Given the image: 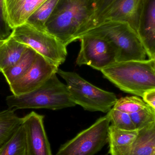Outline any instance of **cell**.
Listing matches in <instances>:
<instances>
[{
    "mask_svg": "<svg viewBox=\"0 0 155 155\" xmlns=\"http://www.w3.org/2000/svg\"><path fill=\"white\" fill-rule=\"evenodd\" d=\"M96 18L94 0H59L46 30L67 47L95 26Z\"/></svg>",
    "mask_w": 155,
    "mask_h": 155,
    "instance_id": "cell-1",
    "label": "cell"
},
{
    "mask_svg": "<svg viewBox=\"0 0 155 155\" xmlns=\"http://www.w3.org/2000/svg\"><path fill=\"white\" fill-rule=\"evenodd\" d=\"M104 77L125 93L143 97L155 88L152 60L116 62L101 71Z\"/></svg>",
    "mask_w": 155,
    "mask_h": 155,
    "instance_id": "cell-2",
    "label": "cell"
},
{
    "mask_svg": "<svg viewBox=\"0 0 155 155\" xmlns=\"http://www.w3.org/2000/svg\"><path fill=\"white\" fill-rule=\"evenodd\" d=\"M85 35L99 36L110 42L116 50L117 62L144 61L146 58V52L138 35L128 23L104 20L83 35Z\"/></svg>",
    "mask_w": 155,
    "mask_h": 155,
    "instance_id": "cell-3",
    "label": "cell"
},
{
    "mask_svg": "<svg viewBox=\"0 0 155 155\" xmlns=\"http://www.w3.org/2000/svg\"><path fill=\"white\" fill-rule=\"evenodd\" d=\"M56 74L32 92L21 95L7 96L6 103L9 108L56 110L75 106L66 85L59 80Z\"/></svg>",
    "mask_w": 155,
    "mask_h": 155,
    "instance_id": "cell-4",
    "label": "cell"
},
{
    "mask_svg": "<svg viewBox=\"0 0 155 155\" xmlns=\"http://www.w3.org/2000/svg\"><path fill=\"white\" fill-rule=\"evenodd\" d=\"M57 74L65 80L74 103L87 111L107 113L118 99L114 93L95 86L76 73L59 69Z\"/></svg>",
    "mask_w": 155,
    "mask_h": 155,
    "instance_id": "cell-5",
    "label": "cell"
},
{
    "mask_svg": "<svg viewBox=\"0 0 155 155\" xmlns=\"http://www.w3.org/2000/svg\"><path fill=\"white\" fill-rule=\"evenodd\" d=\"M11 36L59 67L66 60L67 47L47 31L25 22L14 29Z\"/></svg>",
    "mask_w": 155,
    "mask_h": 155,
    "instance_id": "cell-6",
    "label": "cell"
},
{
    "mask_svg": "<svg viewBox=\"0 0 155 155\" xmlns=\"http://www.w3.org/2000/svg\"><path fill=\"white\" fill-rule=\"evenodd\" d=\"M110 125V119L107 114L62 145L55 155H95L108 143Z\"/></svg>",
    "mask_w": 155,
    "mask_h": 155,
    "instance_id": "cell-7",
    "label": "cell"
},
{
    "mask_svg": "<svg viewBox=\"0 0 155 155\" xmlns=\"http://www.w3.org/2000/svg\"><path fill=\"white\" fill-rule=\"evenodd\" d=\"M80 49L76 63L101 71L117 62L116 50L109 42L96 35H85L79 39Z\"/></svg>",
    "mask_w": 155,
    "mask_h": 155,
    "instance_id": "cell-8",
    "label": "cell"
},
{
    "mask_svg": "<svg viewBox=\"0 0 155 155\" xmlns=\"http://www.w3.org/2000/svg\"><path fill=\"white\" fill-rule=\"evenodd\" d=\"M58 69L59 66L37 54L30 69L22 76L9 85L10 90L15 96L32 92L57 74Z\"/></svg>",
    "mask_w": 155,
    "mask_h": 155,
    "instance_id": "cell-9",
    "label": "cell"
},
{
    "mask_svg": "<svg viewBox=\"0 0 155 155\" xmlns=\"http://www.w3.org/2000/svg\"><path fill=\"white\" fill-rule=\"evenodd\" d=\"M44 116L31 112L23 117L26 155H52L44 125Z\"/></svg>",
    "mask_w": 155,
    "mask_h": 155,
    "instance_id": "cell-10",
    "label": "cell"
},
{
    "mask_svg": "<svg viewBox=\"0 0 155 155\" xmlns=\"http://www.w3.org/2000/svg\"><path fill=\"white\" fill-rule=\"evenodd\" d=\"M143 1L115 0L99 15L97 19V25L104 20L122 21L128 23L137 34Z\"/></svg>",
    "mask_w": 155,
    "mask_h": 155,
    "instance_id": "cell-11",
    "label": "cell"
},
{
    "mask_svg": "<svg viewBox=\"0 0 155 155\" xmlns=\"http://www.w3.org/2000/svg\"><path fill=\"white\" fill-rule=\"evenodd\" d=\"M138 36L149 59L155 56V0H143L138 25Z\"/></svg>",
    "mask_w": 155,
    "mask_h": 155,
    "instance_id": "cell-12",
    "label": "cell"
},
{
    "mask_svg": "<svg viewBox=\"0 0 155 155\" xmlns=\"http://www.w3.org/2000/svg\"><path fill=\"white\" fill-rule=\"evenodd\" d=\"M155 146V122L137 130V134L130 145L111 148V155H151Z\"/></svg>",
    "mask_w": 155,
    "mask_h": 155,
    "instance_id": "cell-13",
    "label": "cell"
},
{
    "mask_svg": "<svg viewBox=\"0 0 155 155\" xmlns=\"http://www.w3.org/2000/svg\"><path fill=\"white\" fill-rule=\"evenodd\" d=\"M46 0H4L7 21L12 30L26 22Z\"/></svg>",
    "mask_w": 155,
    "mask_h": 155,
    "instance_id": "cell-14",
    "label": "cell"
},
{
    "mask_svg": "<svg viewBox=\"0 0 155 155\" xmlns=\"http://www.w3.org/2000/svg\"><path fill=\"white\" fill-rule=\"evenodd\" d=\"M28 46L21 43L10 36L0 47V71L14 65L21 59Z\"/></svg>",
    "mask_w": 155,
    "mask_h": 155,
    "instance_id": "cell-15",
    "label": "cell"
},
{
    "mask_svg": "<svg viewBox=\"0 0 155 155\" xmlns=\"http://www.w3.org/2000/svg\"><path fill=\"white\" fill-rule=\"evenodd\" d=\"M15 109H8L0 112V149L15 134L23 123V117L15 113Z\"/></svg>",
    "mask_w": 155,
    "mask_h": 155,
    "instance_id": "cell-16",
    "label": "cell"
},
{
    "mask_svg": "<svg viewBox=\"0 0 155 155\" xmlns=\"http://www.w3.org/2000/svg\"><path fill=\"white\" fill-rule=\"evenodd\" d=\"M37 53L27 47L21 59L14 65L2 72L9 85L22 76L35 61Z\"/></svg>",
    "mask_w": 155,
    "mask_h": 155,
    "instance_id": "cell-17",
    "label": "cell"
},
{
    "mask_svg": "<svg viewBox=\"0 0 155 155\" xmlns=\"http://www.w3.org/2000/svg\"><path fill=\"white\" fill-rule=\"evenodd\" d=\"M59 1L46 0L28 18L26 22L41 31H46V23Z\"/></svg>",
    "mask_w": 155,
    "mask_h": 155,
    "instance_id": "cell-18",
    "label": "cell"
},
{
    "mask_svg": "<svg viewBox=\"0 0 155 155\" xmlns=\"http://www.w3.org/2000/svg\"><path fill=\"white\" fill-rule=\"evenodd\" d=\"M137 134V130H121L110 124L108 131L109 148L128 146L134 142Z\"/></svg>",
    "mask_w": 155,
    "mask_h": 155,
    "instance_id": "cell-19",
    "label": "cell"
},
{
    "mask_svg": "<svg viewBox=\"0 0 155 155\" xmlns=\"http://www.w3.org/2000/svg\"><path fill=\"white\" fill-rule=\"evenodd\" d=\"M0 155H26L25 133L22 125L1 148Z\"/></svg>",
    "mask_w": 155,
    "mask_h": 155,
    "instance_id": "cell-20",
    "label": "cell"
},
{
    "mask_svg": "<svg viewBox=\"0 0 155 155\" xmlns=\"http://www.w3.org/2000/svg\"><path fill=\"white\" fill-rule=\"evenodd\" d=\"M147 104L137 96H127L117 99L113 108L124 113L130 114L143 109Z\"/></svg>",
    "mask_w": 155,
    "mask_h": 155,
    "instance_id": "cell-21",
    "label": "cell"
},
{
    "mask_svg": "<svg viewBox=\"0 0 155 155\" xmlns=\"http://www.w3.org/2000/svg\"><path fill=\"white\" fill-rule=\"evenodd\" d=\"M111 125L121 130H137L130 114L112 108L107 113Z\"/></svg>",
    "mask_w": 155,
    "mask_h": 155,
    "instance_id": "cell-22",
    "label": "cell"
},
{
    "mask_svg": "<svg viewBox=\"0 0 155 155\" xmlns=\"http://www.w3.org/2000/svg\"><path fill=\"white\" fill-rule=\"evenodd\" d=\"M130 115L137 130L155 122V111L148 104L144 108L130 114Z\"/></svg>",
    "mask_w": 155,
    "mask_h": 155,
    "instance_id": "cell-23",
    "label": "cell"
},
{
    "mask_svg": "<svg viewBox=\"0 0 155 155\" xmlns=\"http://www.w3.org/2000/svg\"><path fill=\"white\" fill-rule=\"evenodd\" d=\"M12 31L7 21L4 0H0V40L8 39Z\"/></svg>",
    "mask_w": 155,
    "mask_h": 155,
    "instance_id": "cell-24",
    "label": "cell"
},
{
    "mask_svg": "<svg viewBox=\"0 0 155 155\" xmlns=\"http://www.w3.org/2000/svg\"><path fill=\"white\" fill-rule=\"evenodd\" d=\"M96 5L97 19L100 14L109 7L115 0H94Z\"/></svg>",
    "mask_w": 155,
    "mask_h": 155,
    "instance_id": "cell-25",
    "label": "cell"
},
{
    "mask_svg": "<svg viewBox=\"0 0 155 155\" xmlns=\"http://www.w3.org/2000/svg\"><path fill=\"white\" fill-rule=\"evenodd\" d=\"M142 97L144 102L155 111V88L145 93Z\"/></svg>",
    "mask_w": 155,
    "mask_h": 155,
    "instance_id": "cell-26",
    "label": "cell"
},
{
    "mask_svg": "<svg viewBox=\"0 0 155 155\" xmlns=\"http://www.w3.org/2000/svg\"><path fill=\"white\" fill-rule=\"evenodd\" d=\"M7 39H6V40H0V47H1V46H2V45H3L5 43V42H6V40H7Z\"/></svg>",
    "mask_w": 155,
    "mask_h": 155,
    "instance_id": "cell-27",
    "label": "cell"
},
{
    "mask_svg": "<svg viewBox=\"0 0 155 155\" xmlns=\"http://www.w3.org/2000/svg\"><path fill=\"white\" fill-rule=\"evenodd\" d=\"M151 60H152V63H153V67L155 69V57H154L153 59H151Z\"/></svg>",
    "mask_w": 155,
    "mask_h": 155,
    "instance_id": "cell-28",
    "label": "cell"
},
{
    "mask_svg": "<svg viewBox=\"0 0 155 155\" xmlns=\"http://www.w3.org/2000/svg\"><path fill=\"white\" fill-rule=\"evenodd\" d=\"M151 155H155V146L153 150V152H152V154Z\"/></svg>",
    "mask_w": 155,
    "mask_h": 155,
    "instance_id": "cell-29",
    "label": "cell"
},
{
    "mask_svg": "<svg viewBox=\"0 0 155 155\" xmlns=\"http://www.w3.org/2000/svg\"></svg>",
    "mask_w": 155,
    "mask_h": 155,
    "instance_id": "cell-30",
    "label": "cell"
},
{
    "mask_svg": "<svg viewBox=\"0 0 155 155\" xmlns=\"http://www.w3.org/2000/svg\"><path fill=\"white\" fill-rule=\"evenodd\" d=\"M0 72H1V71H0Z\"/></svg>",
    "mask_w": 155,
    "mask_h": 155,
    "instance_id": "cell-31",
    "label": "cell"
}]
</instances>
